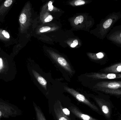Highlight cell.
<instances>
[{
	"mask_svg": "<svg viewBox=\"0 0 121 120\" xmlns=\"http://www.w3.org/2000/svg\"><path fill=\"white\" fill-rule=\"evenodd\" d=\"M104 73H121V62L106 67L103 70Z\"/></svg>",
	"mask_w": 121,
	"mask_h": 120,
	"instance_id": "cell-7",
	"label": "cell"
},
{
	"mask_svg": "<svg viewBox=\"0 0 121 120\" xmlns=\"http://www.w3.org/2000/svg\"><path fill=\"white\" fill-rule=\"evenodd\" d=\"M57 61L60 65L63 67L66 66L67 65V61L65 59L62 57H59L57 59Z\"/></svg>",
	"mask_w": 121,
	"mask_h": 120,
	"instance_id": "cell-16",
	"label": "cell"
},
{
	"mask_svg": "<svg viewBox=\"0 0 121 120\" xmlns=\"http://www.w3.org/2000/svg\"><path fill=\"white\" fill-rule=\"evenodd\" d=\"M51 27H41L39 30L40 32H45L48 31L50 30Z\"/></svg>",
	"mask_w": 121,
	"mask_h": 120,
	"instance_id": "cell-19",
	"label": "cell"
},
{
	"mask_svg": "<svg viewBox=\"0 0 121 120\" xmlns=\"http://www.w3.org/2000/svg\"><path fill=\"white\" fill-rule=\"evenodd\" d=\"M109 38H116V39H109V40L112 41L114 42L117 43L118 42L119 44H121V31L119 32H117L116 34H113V35L111 34V35L108 36Z\"/></svg>",
	"mask_w": 121,
	"mask_h": 120,
	"instance_id": "cell-14",
	"label": "cell"
},
{
	"mask_svg": "<svg viewBox=\"0 0 121 120\" xmlns=\"http://www.w3.org/2000/svg\"><path fill=\"white\" fill-rule=\"evenodd\" d=\"M27 13L25 12V10H23L21 13L19 17V21L20 23L21 29L22 30L25 26L27 20Z\"/></svg>",
	"mask_w": 121,
	"mask_h": 120,
	"instance_id": "cell-12",
	"label": "cell"
},
{
	"mask_svg": "<svg viewBox=\"0 0 121 120\" xmlns=\"http://www.w3.org/2000/svg\"><path fill=\"white\" fill-rule=\"evenodd\" d=\"M91 97L101 108L105 117L108 120H111V112L110 106L108 105L107 102L104 99L93 95Z\"/></svg>",
	"mask_w": 121,
	"mask_h": 120,
	"instance_id": "cell-4",
	"label": "cell"
},
{
	"mask_svg": "<svg viewBox=\"0 0 121 120\" xmlns=\"http://www.w3.org/2000/svg\"><path fill=\"white\" fill-rule=\"evenodd\" d=\"M69 110L75 116L82 120H98L90 116L84 114L80 112L77 108L74 106L69 107Z\"/></svg>",
	"mask_w": 121,
	"mask_h": 120,
	"instance_id": "cell-6",
	"label": "cell"
},
{
	"mask_svg": "<svg viewBox=\"0 0 121 120\" xmlns=\"http://www.w3.org/2000/svg\"><path fill=\"white\" fill-rule=\"evenodd\" d=\"M13 0H6L0 6V15H3L8 11L13 4Z\"/></svg>",
	"mask_w": 121,
	"mask_h": 120,
	"instance_id": "cell-9",
	"label": "cell"
},
{
	"mask_svg": "<svg viewBox=\"0 0 121 120\" xmlns=\"http://www.w3.org/2000/svg\"><path fill=\"white\" fill-rule=\"evenodd\" d=\"M85 4V2L82 0H78L75 1L74 4L76 6L81 5H84Z\"/></svg>",
	"mask_w": 121,
	"mask_h": 120,
	"instance_id": "cell-20",
	"label": "cell"
},
{
	"mask_svg": "<svg viewBox=\"0 0 121 120\" xmlns=\"http://www.w3.org/2000/svg\"><path fill=\"white\" fill-rule=\"evenodd\" d=\"M96 55L97 57V58H99V59H102V58H104V53H101V52L98 53Z\"/></svg>",
	"mask_w": 121,
	"mask_h": 120,
	"instance_id": "cell-25",
	"label": "cell"
},
{
	"mask_svg": "<svg viewBox=\"0 0 121 120\" xmlns=\"http://www.w3.org/2000/svg\"><path fill=\"white\" fill-rule=\"evenodd\" d=\"M78 44V41L77 39H75L73 41V43L70 45V46L72 48H75Z\"/></svg>",
	"mask_w": 121,
	"mask_h": 120,
	"instance_id": "cell-24",
	"label": "cell"
},
{
	"mask_svg": "<svg viewBox=\"0 0 121 120\" xmlns=\"http://www.w3.org/2000/svg\"><path fill=\"white\" fill-rule=\"evenodd\" d=\"M97 90L111 96L121 97V88L116 89H99Z\"/></svg>",
	"mask_w": 121,
	"mask_h": 120,
	"instance_id": "cell-10",
	"label": "cell"
},
{
	"mask_svg": "<svg viewBox=\"0 0 121 120\" xmlns=\"http://www.w3.org/2000/svg\"><path fill=\"white\" fill-rule=\"evenodd\" d=\"M61 109H62V111L64 114H65L66 116H69L70 114V111L68 109L66 108H62V107L61 106Z\"/></svg>",
	"mask_w": 121,
	"mask_h": 120,
	"instance_id": "cell-18",
	"label": "cell"
},
{
	"mask_svg": "<svg viewBox=\"0 0 121 120\" xmlns=\"http://www.w3.org/2000/svg\"><path fill=\"white\" fill-rule=\"evenodd\" d=\"M37 80L39 84L42 86L43 88L45 89V90L47 91V81L44 78H43L42 77L40 76H38L37 75Z\"/></svg>",
	"mask_w": 121,
	"mask_h": 120,
	"instance_id": "cell-15",
	"label": "cell"
},
{
	"mask_svg": "<svg viewBox=\"0 0 121 120\" xmlns=\"http://www.w3.org/2000/svg\"><path fill=\"white\" fill-rule=\"evenodd\" d=\"M52 19H53V17L52 15H49L45 19L44 22H48L52 21Z\"/></svg>",
	"mask_w": 121,
	"mask_h": 120,
	"instance_id": "cell-23",
	"label": "cell"
},
{
	"mask_svg": "<svg viewBox=\"0 0 121 120\" xmlns=\"http://www.w3.org/2000/svg\"><path fill=\"white\" fill-rule=\"evenodd\" d=\"M48 9L50 11H52L54 9V6L52 5V2L51 1H49L48 4Z\"/></svg>",
	"mask_w": 121,
	"mask_h": 120,
	"instance_id": "cell-22",
	"label": "cell"
},
{
	"mask_svg": "<svg viewBox=\"0 0 121 120\" xmlns=\"http://www.w3.org/2000/svg\"><path fill=\"white\" fill-rule=\"evenodd\" d=\"M84 20V17L82 15L78 16L74 20V23L75 25H78L79 23H81Z\"/></svg>",
	"mask_w": 121,
	"mask_h": 120,
	"instance_id": "cell-17",
	"label": "cell"
},
{
	"mask_svg": "<svg viewBox=\"0 0 121 120\" xmlns=\"http://www.w3.org/2000/svg\"><path fill=\"white\" fill-rule=\"evenodd\" d=\"M58 106L54 107V112L57 120H69L67 116L65 115L62 111L61 105L59 101H57Z\"/></svg>",
	"mask_w": 121,
	"mask_h": 120,
	"instance_id": "cell-8",
	"label": "cell"
},
{
	"mask_svg": "<svg viewBox=\"0 0 121 120\" xmlns=\"http://www.w3.org/2000/svg\"><path fill=\"white\" fill-rule=\"evenodd\" d=\"M17 111L10 105L0 102V118H8L17 115Z\"/></svg>",
	"mask_w": 121,
	"mask_h": 120,
	"instance_id": "cell-2",
	"label": "cell"
},
{
	"mask_svg": "<svg viewBox=\"0 0 121 120\" xmlns=\"http://www.w3.org/2000/svg\"><path fill=\"white\" fill-rule=\"evenodd\" d=\"M33 105L37 120H47L40 108L35 103H33Z\"/></svg>",
	"mask_w": 121,
	"mask_h": 120,
	"instance_id": "cell-11",
	"label": "cell"
},
{
	"mask_svg": "<svg viewBox=\"0 0 121 120\" xmlns=\"http://www.w3.org/2000/svg\"><path fill=\"white\" fill-rule=\"evenodd\" d=\"M97 90L103 89H116L121 88V81H104L98 82L93 87Z\"/></svg>",
	"mask_w": 121,
	"mask_h": 120,
	"instance_id": "cell-3",
	"label": "cell"
},
{
	"mask_svg": "<svg viewBox=\"0 0 121 120\" xmlns=\"http://www.w3.org/2000/svg\"><path fill=\"white\" fill-rule=\"evenodd\" d=\"M10 39L9 33L6 30L0 29V39L4 41H8Z\"/></svg>",
	"mask_w": 121,
	"mask_h": 120,
	"instance_id": "cell-13",
	"label": "cell"
},
{
	"mask_svg": "<svg viewBox=\"0 0 121 120\" xmlns=\"http://www.w3.org/2000/svg\"><path fill=\"white\" fill-rule=\"evenodd\" d=\"M4 67L3 61L2 58H0V73L2 72Z\"/></svg>",
	"mask_w": 121,
	"mask_h": 120,
	"instance_id": "cell-21",
	"label": "cell"
},
{
	"mask_svg": "<svg viewBox=\"0 0 121 120\" xmlns=\"http://www.w3.org/2000/svg\"><path fill=\"white\" fill-rule=\"evenodd\" d=\"M64 89L67 92L71 94L78 101L84 104L89 107L91 109L100 114V111L99 108L96 105L90 101L84 95L80 93L72 88L65 87Z\"/></svg>",
	"mask_w": 121,
	"mask_h": 120,
	"instance_id": "cell-1",
	"label": "cell"
},
{
	"mask_svg": "<svg viewBox=\"0 0 121 120\" xmlns=\"http://www.w3.org/2000/svg\"><path fill=\"white\" fill-rule=\"evenodd\" d=\"M96 79L113 80L121 79V74L119 73H95L91 76Z\"/></svg>",
	"mask_w": 121,
	"mask_h": 120,
	"instance_id": "cell-5",
	"label": "cell"
}]
</instances>
